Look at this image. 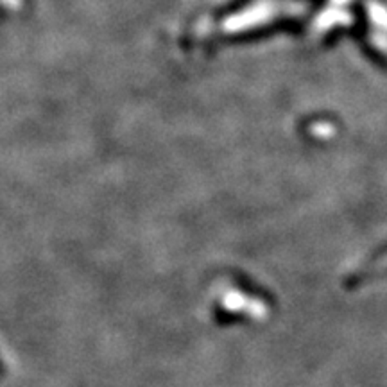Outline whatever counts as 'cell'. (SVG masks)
<instances>
[{
    "mask_svg": "<svg viewBox=\"0 0 387 387\" xmlns=\"http://www.w3.org/2000/svg\"><path fill=\"white\" fill-rule=\"evenodd\" d=\"M4 371H6V368H4V364H2V361H0V377L4 375Z\"/></svg>",
    "mask_w": 387,
    "mask_h": 387,
    "instance_id": "6da1fadb",
    "label": "cell"
}]
</instances>
